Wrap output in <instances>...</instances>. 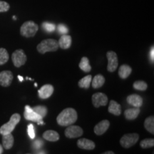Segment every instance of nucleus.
Returning <instances> with one entry per match:
<instances>
[{
	"mask_svg": "<svg viewBox=\"0 0 154 154\" xmlns=\"http://www.w3.org/2000/svg\"><path fill=\"white\" fill-rule=\"evenodd\" d=\"M59 43L57 40L53 38H47L43 40L41 43L38 44L36 47L37 51L40 54H44L49 51H56L59 49Z\"/></svg>",
	"mask_w": 154,
	"mask_h": 154,
	"instance_id": "f03ea898",
	"label": "nucleus"
},
{
	"mask_svg": "<svg viewBox=\"0 0 154 154\" xmlns=\"http://www.w3.org/2000/svg\"><path fill=\"white\" fill-rule=\"evenodd\" d=\"M109 112L115 116H119L121 113V106L116 101L111 100L109 106Z\"/></svg>",
	"mask_w": 154,
	"mask_h": 154,
	"instance_id": "6ab92c4d",
	"label": "nucleus"
},
{
	"mask_svg": "<svg viewBox=\"0 0 154 154\" xmlns=\"http://www.w3.org/2000/svg\"><path fill=\"white\" fill-rule=\"evenodd\" d=\"M43 138L48 141H57L59 140V134L53 130H48L43 134Z\"/></svg>",
	"mask_w": 154,
	"mask_h": 154,
	"instance_id": "aec40b11",
	"label": "nucleus"
},
{
	"mask_svg": "<svg viewBox=\"0 0 154 154\" xmlns=\"http://www.w3.org/2000/svg\"><path fill=\"white\" fill-rule=\"evenodd\" d=\"M13 78V74L10 71H3L0 72V85L5 87L10 86Z\"/></svg>",
	"mask_w": 154,
	"mask_h": 154,
	"instance_id": "9b49d317",
	"label": "nucleus"
},
{
	"mask_svg": "<svg viewBox=\"0 0 154 154\" xmlns=\"http://www.w3.org/2000/svg\"><path fill=\"white\" fill-rule=\"evenodd\" d=\"M58 30H59V32L61 34H66L68 33V29L66 26L63 24H59V26H58Z\"/></svg>",
	"mask_w": 154,
	"mask_h": 154,
	"instance_id": "473e14b6",
	"label": "nucleus"
},
{
	"mask_svg": "<svg viewBox=\"0 0 154 154\" xmlns=\"http://www.w3.org/2000/svg\"><path fill=\"white\" fill-rule=\"evenodd\" d=\"M43 145H44V142L42 141L41 139H38L34 142L33 147L34 149H40V148H41Z\"/></svg>",
	"mask_w": 154,
	"mask_h": 154,
	"instance_id": "72a5a7b5",
	"label": "nucleus"
},
{
	"mask_svg": "<svg viewBox=\"0 0 154 154\" xmlns=\"http://www.w3.org/2000/svg\"><path fill=\"white\" fill-rule=\"evenodd\" d=\"M14 136L11 134V133L2 135V144L3 147L5 149L9 150L11 149L13 145H14Z\"/></svg>",
	"mask_w": 154,
	"mask_h": 154,
	"instance_id": "f3484780",
	"label": "nucleus"
},
{
	"mask_svg": "<svg viewBox=\"0 0 154 154\" xmlns=\"http://www.w3.org/2000/svg\"><path fill=\"white\" fill-rule=\"evenodd\" d=\"M144 127L149 133L154 134V117L153 116H149L144 121Z\"/></svg>",
	"mask_w": 154,
	"mask_h": 154,
	"instance_id": "b1692460",
	"label": "nucleus"
},
{
	"mask_svg": "<svg viewBox=\"0 0 154 154\" xmlns=\"http://www.w3.org/2000/svg\"><path fill=\"white\" fill-rule=\"evenodd\" d=\"M11 59L15 66L20 67L26 63L27 58L22 49H17L12 54Z\"/></svg>",
	"mask_w": 154,
	"mask_h": 154,
	"instance_id": "0eeeda50",
	"label": "nucleus"
},
{
	"mask_svg": "<svg viewBox=\"0 0 154 154\" xmlns=\"http://www.w3.org/2000/svg\"><path fill=\"white\" fill-rule=\"evenodd\" d=\"M21 120V116L19 113H14L11 116L10 120L0 127V134L5 135L10 134L14 130L15 127Z\"/></svg>",
	"mask_w": 154,
	"mask_h": 154,
	"instance_id": "7ed1b4c3",
	"label": "nucleus"
},
{
	"mask_svg": "<svg viewBox=\"0 0 154 154\" xmlns=\"http://www.w3.org/2000/svg\"><path fill=\"white\" fill-rule=\"evenodd\" d=\"M38 29L37 24L32 21H28L22 25L20 28V34L24 37H32L36 34Z\"/></svg>",
	"mask_w": 154,
	"mask_h": 154,
	"instance_id": "20e7f679",
	"label": "nucleus"
},
{
	"mask_svg": "<svg viewBox=\"0 0 154 154\" xmlns=\"http://www.w3.org/2000/svg\"><path fill=\"white\" fill-rule=\"evenodd\" d=\"M92 76L91 75H88L84 78H82L78 83V85L80 88H88L90 86V84L91 83Z\"/></svg>",
	"mask_w": 154,
	"mask_h": 154,
	"instance_id": "393cba45",
	"label": "nucleus"
},
{
	"mask_svg": "<svg viewBox=\"0 0 154 154\" xmlns=\"http://www.w3.org/2000/svg\"><path fill=\"white\" fill-rule=\"evenodd\" d=\"M127 102L134 107L140 108L143 104V99L137 94H131L127 97Z\"/></svg>",
	"mask_w": 154,
	"mask_h": 154,
	"instance_id": "4468645a",
	"label": "nucleus"
},
{
	"mask_svg": "<svg viewBox=\"0 0 154 154\" xmlns=\"http://www.w3.org/2000/svg\"><path fill=\"white\" fill-rule=\"evenodd\" d=\"M77 112L72 108H67L58 115L57 121L61 126H68L74 124L77 121Z\"/></svg>",
	"mask_w": 154,
	"mask_h": 154,
	"instance_id": "f257e3e1",
	"label": "nucleus"
},
{
	"mask_svg": "<svg viewBox=\"0 0 154 154\" xmlns=\"http://www.w3.org/2000/svg\"><path fill=\"white\" fill-rule=\"evenodd\" d=\"M79 68L84 72H89L91 70V66H90L89 60L87 57H84L82 58L81 61L79 65Z\"/></svg>",
	"mask_w": 154,
	"mask_h": 154,
	"instance_id": "5701e85b",
	"label": "nucleus"
},
{
	"mask_svg": "<svg viewBox=\"0 0 154 154\" xmlns=\"http://www.w3.org/2000/svg\"><path fill=\"white\" fill-rule=\"evenodd\" d=\"M106 57L108 59V66L107 70L109 72H114L117 69L119 65V61L117 54L114 51H108L106 54Z\"/></svg>",
	"mask_w": 154,
	"mask_h": 154,
	"instance_id": "6e6552de",
	"label": "nucleus"
},
{
	"mask_svg": "<svg viewBox=\"0 0 154 154\" xmlns=\"http://www.w3.org/2000/svg\"><path fill=\"white\" fill-rule=\"evenodd\" d=\"M38 96L42 99H47L52 95L54 93V87L51 84H45L38 91Z\"/></svg>",
	"mask_w": 154,
	"mask_h": 154,
	"instance_id": "f8f14e48",
	"label": "nucleus"
},
{
	"mask_svg": "<svg viewBox=\"0 0 154 154\" xmlns=\"http://www.w3.org/2000/svg\"><path fill=\"white\" fill-rule=\"evenodd\" d=\"M92 87L94 88H99L104 84L105 78L101 74H98L94 76L93 80H91Z\"/></svg>",
	"mask_w": 154,
	"mask_h": 154,
	"instance_id": "4be33fe9",
	"label": "nucleus"
},
{
	"mask_svg": "<svg viewBox=\"0 0 154 154\" xmlns=\"http://www.w3.org/2000/svg\"><path fill=\"white\" fill-rule=\"evenodd\" d=\"M83 129L80 126L69 125L65 130V136L68 138H76L82 136L83 135Z\"/></svg>",
	"mask_w": 154,
	"mask_h": 154,
	"instance_id": "1a4fd4ad",
	"label": "nucleus"
},
{
	"mask_svg": "<svg viewBox=\"0 0 154 154\" xmlns=\"http://www.w3.org/2000/svg\"><path fill=\"white\" fill-rule=\"evenodd\" d=\"M151 59L152 60V62H153L154 61V48L152 47L151 50Z\"/></svg>",
	"mask_w": 154,
	"mask_h": 154,
	"instance_id": "f704fd0d",
	"label": "nucleus"
},
{
	"mask_svg": "<svg viewBox=\"0 0 154 154\" xmlns=\"http://www.w3.org/2000/svg\"><path fill=\"white\" fill-rule=\"evenodd\" d=\"M42 28L48 32H54L55 29V25L49 22H44L42 24Z\"/></svg>",
	"mask_w": 154,
	"mask_h": 154,
	"instance_id": "c756f323",
	"label": "nucleus"
},
{
	"mask_svg": "<svg viewBox=\"0 0 154 154\" xmlns=\"http://www.w3.org/2000/svg\"><path fill=\"white\" fill-rule=\"evenodd\" d=\"M140 146L143 149H149L154 146V139L153 138H146L141 140L140 143Z\"/></svg>",
	"mask_w": 154,
	"mask_h": 154,
	"instance_id": "c85d7f7f",
	"label": "nucleus"
},
{
	"mask_svg": "<svg viewBox=\"0 0 154 154\" xmlns=\"http://www.w3.org/2000/svg\"><path fill=\"white\" fill-rule=\"evenodd\" d=\"M9 5L4 1H0V12H5L9 9Z\"/></svg>",
	"mask_w": 154,
	"mask_h": 154,
	"instance_id": "2f4dec72",
	"label": "nucleus"
},
{
	"mask_svg": "<svg viewBox=\"0 0 154 154\" xmlns=\"http://www.w3.org/2000/svg\"><path fill=\"white\" fill-rule=\"evenodd\" d=\"M139 139V135L138 134H127L123 136L120 140L121 145L124 148L128 149L137 143V141Z\"/></svg>",
	"mask_w": 154,
	"mask_h": 154,
	"instance_id": "39448f33",
	"label": "nucleus"
},
{
	"mask_svg": "<svg viewBox=\"0 0 154 154\" xmlns=\"http://www.w3.org/2000/svg\"><path fill=\"white\" fill-rule=\"evenodd\" d=\"M32 109L37 113L38 115H39L42 119L44 117H45L47 114V108L44 106H36L32 108Z\"/></svg>",
	"mask_w": 154,
	"mask_h": 154,
	"instance_id": "a878e982",
	"label": "nucleus"
},
{
	"mask_svg": "<svg viewBox=\"0 0 154 154\" xmlns=\"http://www.w3.org/2000/svg\"><path fill=\"white\" fill-rule=\"evenodd\" d=\"M24 115L25 119H26V120L35 121V122H37L38 125L44 124V121H42V117L39 115H38L29 106L27 105L25 106V111Z\"/></svg>",
	"mask_w": 154,
	"mask_h": 154,
	"instance_id": "423d86ee",
	"label": "nucleus"
},
{
	"mask_svg": "<svg viewBox=\"0 0 154 154\" xmlns=\"http://www.w3.org/2000/svg\"><path fill=\"white\" fill-rule=\"evenodd\" d=\"M114 153H113V151H106L103 153V154H113Z\"/></svg>",
	"mask_w": 154,
	"mask_h": 154,
	"instance_id": "c9c22d12",
	"label": "nucleus"
},
{
	"mask_svg": "<svg viewBox=\"0 0 154 154\" xmlns=\"http://www.w3.org/2000/svg\"><path fill=\"white\" fill-rule=\"evenodd\" d=\"M77 146L82 149L93 150L95 148V143L91 140L86 138H81L77 141Z\"/></svg>",
	"mask_w": 154,
	"mask_h": 154,
	"instance_id": "2eb2a0df",
	"label": "nucleus"
},
{
	"mask_svg": "<svg viewBox=\"0 0 154 154\" xmlns=\"http://www.w3.org/2000/svg\"><path fill=\"white\" fill-rule=\"evenodd\" d=\"M9 60V54L4 48H0V65L5 64Z\"/></svg>",
	"mask_w": 154,
	"mask_h": 154,
	"instance_id": "bb28decb",
	"label": "nucleus"
},
{
	"mask_svg": "<svg viewBox=\"0 0 154 154\" xmlns=\"http://www.w3.org/2000/svg\"><path fill=\"white\" fill-rule=\"evenodd\" d=\"M36 153H47V152H44V151H40V152H36Z\"/></svg>",
	"mask_w": 154,
	"mask_h": 154,
	"instance_id": "58836bf2",
	"label": "nucleus"
},
{
	"mask_svg": "<svg viewBox=\"0 0 154 154\" xmlns=\"http://www.w3.org/2000/svg\"><path fill=\"white\" fill-rule=\"evenodd\" d=\"M109 126H110V122L109 121L103 120L96 125L94 128V131L98 136H101L106 133L109 128Z\"/></svg>",
	"mask_w": 154,
	"mask_h": 154,
	"instance_id": "ddd939ff",
	"label": "nucleus"
},
{
	"mask_svg": "<svg viewBox=\"0 0 154 154\" xmlns=\"http://www.w3.org/2000/svg\"><path fill=\"white\" fill-rule=\"evenodd\" d=\"M72 39L70 36L67 34H62L58 43H59V47H60L61 49H68L72 46Z\"/></svg>",
	"mask_w": 154,
	"mask_h": 154,
	"instance_id": "dca6fc26",
	"label": "nucleus"
},
{
	"mask_svg": "<svg viewBox=\"0 0 154 154\" xmlns=\"http://www.w3.org/2000/svg\"><path fill=\"white\" fill-rule=\"evenodd\" d=\"M18 79H19V80L21 82H23V80H24V79H23V77L21 76H18Z\"/></svg>",
	"mask_w": 154,
	"mask_h": 154,
	"instance_id": "4c0bfd02",
	"label": "nucleus"
},
{
	"mask_svg": "<svg viewBox=\"0 0 154 154\" xmlns=\"http://www.w3.org/2000/svg\"><path fill=\"white\" fill-rule=\"evenodd\" d=\"M132 72V69L128 65L124 64L120 66L119 69V75L123 79L128 78Z\"/></svg>",
	"mask_w": 154,
	"mask_h": 154,
	"instance_id": "412c9836",
	"label": "nucleus"
},
{
	"mask_svg": "<svg viewBox=\"0 0 154 154\" xmlns=\"http://www.w3.org/2000/svg\"><path fill=\"white\" fill-rule=\"evenodd\" d=\"M133 86L135 89L138 90V91H146L148 87L147 84L143 81H136L134 83Z\"/></svg>",
	"mask_w": 154,
	"mask_h": 154,
	"instance_id": "cd10ccee",
	"label": "nucleus"
},
{
	"mask_svg": "<svg viewBox=\"0 0 154 154\" xmlns=\"http://www.w3.org/2000/svg\"><path fill=\"white\" fill-rule=\"evenodd\" d=\"M2 153H3V147L0 144V154H2Z\"/></svg>",
	"mask_w": 154,
	"mask_h": 154,
	"instance_id": "e433bc0d",
	"label": "nucleus"
},
{
	"mask_svg": "<svg viewBox=\"0 0 154 154\" xmlns=\"http://www.w3.org/2000/svg\"><path fill=\"white\" fill-rule=\"evenodd\" d=\"M140 108L138 107H134L131 108V109H126L124 111V116L126 119L128 120H134L138 117V116L140 113Z\"/></svg>",
	"mask_w": 154,
	"mask_h": 154,
	"instance_id": "a211bd4d",
	"label": "nucleus"
},
{
	"mask_svg": "<svg viewBox=\"0 0 154 154\" xmlns=\"http://www.w3.org/2000/svg\"><path fill=\"white\" fill-rule=\"evenodd\" d=\"M92 103L95 108L104 106L108 103V97L103 93H96L92 96Z\"/></svg>",
	"mask_w": 154,
	"mask_h": 154,
	"instance_id": "9d476101",
	"label": "nucleus"
},
{
	"mask_svg": "<svg viewBox=\"0 0 154 154\" xmlns=\"http://www.w3.org/2000/svg\"><path fill=\"white\" fill-rule=\"evenodd\" d=\"M27 132L30 138L34 139L35 138V131H34V128L33 124H29L27 127Z\"/></svg>",
	"mask_w": 154,
	"mask_h": 154,
	"instance_id": "7c9ffc66",
	"label": "nucleus"
}]
</instances>
